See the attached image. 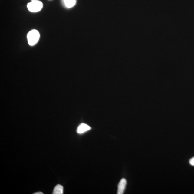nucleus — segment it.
<instances>
[{"label": "nucleus", "instance_id": "0eeeda50", "mask_svg": "<svg viewBox=\"0 0 194 194\" xmlns=\"http://www.w3.org/2000/svg\"><path fill=\"white\" fill-rule=\"evenodd\" d=\"M189 164L192 166H194V157L192 158L189 161Z\"/></svg>", "mask_w": 194, "mask_h": 194}, {"label": "nucleus", "instance_id": "f257e3e1", "mask_svg": "<svg viewBox=\"0 0 194 194\" xmlns=\"http://www.w3.org/2000/svg\"><path fill=\"white\" fill-rule=\"evenodd\" d=\"M40 35L39 31L36 30H32L28 32L27 39L29 45L34 46L38 43L39 40Z\"/></svg>", "mask_w": 194, "mask_h": 194}, {"label": "nucleus", "instance_id": "20e7f679", "mask_svg": "<svg viewBox=\"0 0 194 194\" xmlns=\"http://www.w3.org/2000/svg\"><path fill=\"white\" fill-rule=\"evenodd\" d=\"M91 127L87 124L82 123L78 127L77 132L79 134H82L91 130Z\"/></svg>", "mask_w": 194, "mask_h": 194}, {"label": "nucleus", "instance_id": "1a4fd4ad", "mask_svg": "<svg viewBox=\"0 0 194 194\" xmlns=\"http://www.w3.org/2000/svg\"><path fill=\"white\" fill-rule=\"evenodd\" d=\"M31 2H34V1H38V0H31Z\"/></svg>", "mask_w": 194, "mask_h": 194}, {"label": "nucleus", "instance_id": "423d86ee", "mask_svg": "<svg viewBox=\"0 0 194 194\" xmlns=\"http://www.w3.org/2000/svg\"><path fill=\"white\" fill-rule=\"evenodd\" d=\"M65 6L68 8H70L76 5V0H64Z\"/></svg>", "mask_w": 194, "mask_h": 194}, {"label": "nucleus", "instance_id": "f03ea898", "mask_svg": "<svg viewBox=\"0 0 194 194\" xmlns=\"http://www.w3.org/2000/svg\"><path fill=\"white\" fill-rule=\"evenodd\" d=\"M43 7V3L39 1L31 2L27 5L28 10L32 12H38L41 10Z\"/></svg>", "mask_w": 194, "mask_h": 194}, {"label": "nucleus", "instance_id": "6e6552de", "mask_svg": "<svg viewBox=\"0 0 194 194\" xmlns=\"http://www.w3.org/2000/svg\"><path fill=\"white\" fill-rule=\"evenodd\" d=\"M43 193L41 192H36L35 193H34V194H43Z\"/></svg>", "mask_w": 194, "mask_h": 194}, {"label": "nucleus", "instance_id": "39448f33", "mask_svg": "<svg viewBox=\"0 0 194 194\" xmlns=\"http://www.w3.org/2000/svg\"><path fill=\"white\" fill-rule=\"evenodd\" d=\"M63 188L62 186L58 184L55 186L53 192V194H63Z\"/></svg>", "mask_w": 194, "mask_h": 194}, {"label": "nucleus", "instance_id": "7ed1b4c3", "mask_svg": "<svg viewBox=\"0 0 194 194\" xmlns=\"http://www.w3.org/2000/svg\"><path fill=\"white\" fill-rule=\"evenodd\" d=\"M127 181L124 178H123L119 183L118 185V194H123L125 189Z\"/></svg>", "mask_w": 194, "mask_h": 194}]
</instances>
